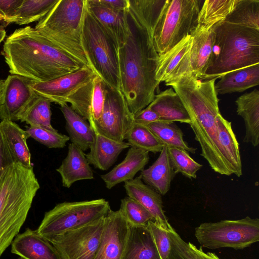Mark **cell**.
Segmentation results:
<instances>
[{
    "instance_id": "6da1fadb",
    "label": "cell",
    "mask_w": 259,
    "mask_h": 259,
    "mask_svg": "<svg viewBox=\"0 0 259 259\" xmlns=\"http://www.w3.org/2000/svg\"><path fill=\"white\" fill-rule=\"evenodd\" d=\"M128 24L124 43L118 49L120 91L134 115L154 100L159 83L155 79L158 55L154 48V28L141 11L137 0H129Z\"/></svg>"
},
{
    "instance_id": "7a4b0ae2",
    "label": "cell",
    "mask_w": 259,
    "mask_h": 259,
    "mask_svg": "<svg viewBox=\"0 0 259 259\" xmlns=\"http://www.w3.org/2000/svg\"><path fill=\"white\" fill-rule=\"evenodd\" d=\"M217 79L202 80L187 73L167 81L165 85L172 87L187 110L201 156L215 172L230 176L232 173L220 145L217 126V118L221 114L214 89Z\"/></svg>"
},
{
    "instance_id": "3957f363",
    "label": "cell",
    "mask_w": 259,
    "mask_h": 259,
    "mask_svg": "<svg viewBox=\"0 0 259 259\" xmlns=\"http://www.w3.org/2000/svg\"><path fill=\"white\" fill-rule=\"evenodd\" d=\"M2 54L11 74L35 82L48 81L87 67L30 26L9 35Z\"/></svg>"
},
{
    "instance_id": "277c9868",
    "label": "cell",
    "mask_w": 259,
    "mask_h": 259,
    "mask_svg": "<svg viewBox=\"0 0 259 259\" xmlns=\"http://www.w3.org/2000/svg\"><path fill=\"white\" fill-rule=\"evenodd\" d=\"M40 186L33 168L12 163L0 178V257L19 234Z\"/></svg>"
},
{
    "instance_id": "5b68a950",
    "label": "cell",
    "mask_w": 259,
    "mask_h": 259,
    "mask_svg": "<svg viewBox=\"0 0 259 259\" xmlns=\"http://www.w3.org/2000/svg\"><path fill=\"white\" fill-rule=\"evenodd\" d=\"M210 59L200 80L220 78L232 71L259 64V31L225 21L212 27Z\"/></svg>"
},
{
    "instance_id": "8992f818",
    "label": "cell",
    "mask_w": 259,
    "mask_h": 259,
    "mask_svg": "<svg viewBox=\"0 0 259 259\" xmlns=\"http://www.w3.org/2000/svg\"><path fill=\"white\" fill-rule=\"evenodd\" d=\"M86 5L87 0H58L34 28L57 47L92 68L81 38Z\"/></svg>"
},
{
    "instance_id": "52a82bcc",
    "label": "cell",
    "mask_w": 259,
    "mask_h": 259,
    "mask_svg": "<svg viewBox=\"0 0 259 259\" xmlns=\"http://www.w3.org/2000/svg\"><path fill=\"white\" fill-rule=\"evenodd\" d=\"M82 44L95 73L109 88L120 91L118 49L113 40L86 5L82 26Z\"/></svg>"
},
{
    "instance_id": "ba28073f",
    "label": "cell",
    "mask_w": 259,
    "mask_h": 259,
    "mask_svg": "<svg viewBox=\"0 0 259 259\" xmlns=\"http://www.w3.org/2000/svg\"><path fill=\"white\" fill-rule=\"evenodd\" d=\"M200 0H166L152 33L160 56L175 47L196 28Z\"/></svg>"
},
{
    "instance_id": "9c48e42d",
    "label": "cell",
    "mask_w": 259,
    "mask_h": 259,
    "mask_svg": "<svg viewBox=\"0 0 259 259\" xmlns=\"http://www.w3.org/2000/svg\"><path fill=\"white\" fill-rule=\"evenodd\" d=\"M110 209L104 199L57 204L45 213L36 230L49 242L55 237L105 217Z\"/></svg>"
},
{
    "instance_id": "30bf717a",
    "label": "cell",
    "mask_w": 259,
    "mask_h": 259,
    "mask_svg": "<svg viewBox=\"0 0 259 259\" xmlns=\"http://www.w3.org/2000/svg\"><path fill=\"white\" fill-rule=\"evenodd\" d=\"M194 235L202 247L242 249L259 241V220L247 216L237 220L203 223L195 228Z\"/></svg>"
},
{
    "instance_id": "8fae6325",
    "label": "cell",
    "mask_w": 259,
    "mask_h": 259,
    "mask_svg": "<svg viewBox=\"0 0 259 259\" xmlns=\"http://www.w3.org/2000/svg\"><path fill=\"white\" fill-rule=\"evenodd\" d=\"M105 217L52 239L50 242L61 259H94L104 228Z\"/></svg>"
},
{
    "instance_id": "7c38bea8",
    "label": "cell",
    "mask_w": 259,
    "mask_h": 259,
    "mask_svg": "<svg viewBox=\"0 0 259 259\" xmlns=\"http://www.w3.org/2000/svg\"><path fill=\"white\" fill-rule=\"evenodd\" d=\"M135 122L134 115L119 91L107 86L101 116L94 122V131L118 142H123Z\"/></svg>"
},
{
    "instance_id": "4fadbf2b",
    "label": "cell",
    "mask_w": 259,
    "mask_h": 259,
    "mask_svg": "<svg viewBox=\"0 0 259 259\" xmlns=\"http://www.w3.org/2000/svg\"><path fill=\"white\" fill-rule=\"evenodd\" d=\"M190 35L192 37V44L189 52L165 82L187 73H191L199 79H201L204 75L213 49V31L212 28L206 30L196 27Z\"/></svg>"
},
{
    "instance_id": "5bb4252c",
    "label": "cell",
    "mask_w": 259,
    "mask_h": 259,
    "mask_svg": "<svg viewBox=\"0 0 259 259\" xmlns=\"http://www.w3.org/2000/svg\"><path fill=\"white\" fill-rule=\"evenodd\" d=\"M32 80L17 75H8L5 80L0 99V119L19 120L37 94L30 87Z\"/></svg>"
},
{
    "instance_id": "9a60e30c",
    "label": "cell",
    "mask_w": 259,
    "mask_h": 259,
    "mask_svg": "<svg viewBox=\"0 0 259 259\" xmlns=\"http://www.w3.org/2000/svg\"><path fill=\"white\" fill-rule=\"evenodd\" d=\"M93 70L88 67L46 82H35L30 84L31 89L38 95L62 105L67 104L68 98L95 75Z\"/></svg>"
},
{
    "instance_id": "2e32d148",
    "label": "cell",
    "mask_w": 259,
    "mask_h": 259,
    "mask_svg": "<svg viewBox=\"0 0 259 259\" xmlns=\"http://www.w3.org/2000/svg\"><path fill=\"white\" fill-rule=\"evenodd\" d=\"M128 226L119 209L114 211L110 209L105 217L104 228L94 259H120Z\"/></svg>"
},
{
    "instance_id": "e0dca14e",
    "label": "cell",
    "mask_w": 259,
    "mask_h": 259,
    "mask_svg": "<svg viewBox=\"0 0 259 259\" xmlns=\"http://www.w3.org/2000/svg\"><path fill=\"white\" fill-rule=\"evenodd\" d=\"M124 188L127 196L137 201L152 215L154 222L165 230L171 226L163 209L162 196L145 184L139 176L125 182Z\"/></svg>"
},
{
    "instance_id": "ac0fdd59",
    "label": "cell",
    "mask_w": 259,
    "mask_h": 259,
    "mask_svg": "<svg viewBox=\"0 0 259 259\" xmlns=\"http://www.w3.org/2000/svg\"><path fill=\"white\" fill-rule=\"evenodd\" d=\"M11 252L24 259H61L56 248L37 230L26 228L11 243Z\"/></svg>"
},
{
    "instance_id": "d6986e66",
    "label": "cell",
    "mask_w": 259,
    "mask_h": 259,
    "mask_svg": "<svg viewBox=\"0 0 259 259\" xmlns=\"http://www.w3.org/2000/svg\"><path fill=\"white\" fill-rule=\"evenodd\" d=\"M88 8L115 43L118 49L124 43L128 30L126 11L107 8L97 0H87Z\"/></svg>"
},
{
    "instance_id": "ffe728a7",
    "label": "cell",
    "mask_w": 259,
    "mask_h": 259,
    "mask_svg": "<svg viewBox=\"0 0 259 259\" xmlns=\"http://www.w3.org/2000/svg\"><path fill=\"white\" fill-rule=\"evenodd\" d=\"M149 152L130 146L124 159L111 170L101 176L107 189L133 179L140 171L144 169L149 162Z\"/></svg>"
},
{
    "instance_id": "44dd1931",
    "label": "cell",
    "mask_w": 259,
    "mask_h": 259,
    "mask_svg": "<svg viewBox=\"0 0 259 259\" xmlns=\"http://www.w3.org/2000/svg\"><path fill=\"white\" fill-rule=\"evenodd\" d=\"M128 231L120 259H161L147 224H128Z\"/></svg>"
},
{
    "instance_id": "7402d4cb",
    "label": "cell",
    "mask_w": 259,
    "mask_h": 259,
    "mask_svg": "<svg viewBox=\"0 0 259 259\" xmlns=\"http://www.w3.org/2000/svg\"><path fill=\"white\" fill-rule=\"evenodd\" d=\"M0 131L13 162L27 168H33L26 142L30 137L28 133L14 121L6 119L0 122Z\"/></svg>"
},
{
    "instance_id": "603a6c76",
    "label": "cell",
    "mask_w": 259,
    "mask_h": 259,
    "mask_svg": "<svg viewBox=\"0 0 259 259\" xmlns=\"http://www.w3.org/2000/svg\"><path fill=\"white\" fill-rule=\"evenodd\" d=\"M56 170L61 176L62 186L67 188L77 181L94 179L84 151L71 143L67 156Z\"/></svg>"
},
{
    "instance_id": "cb8c5ba5",
    "label": "cell",
    "mask_w": 259,
    "mask_h": 259,
    "mask_svg": "<svg viewBox=\"0 0 259 259\" xmlns=\"http://www.w3.org/2000/svg\"><path fill=\"white\" fill-rule=\"evenodd\" d=\"M93 142L90 151L85 154L89 164L100 170L109 169L124 149L130 148L127 142H118L108 138L94 131Z\"/></svg>"
},
{
    "instance_id": "d4e9b609",
    "label": "cell",
    "mask_w": 259,
    "mask_h": 259,
    "mask_svg": "<svg viewBox=\"0 0 259 259\" xmlns=\"http://www.w3.org/2000/svg\"><path fill=\"white\" fill-rule=\"evenodd\" d=\"M176 175L169 160L167 146H164L155 161L148 168L141 171L140 176L145 184L162 196L170 190Z\"/></svg>"
},
{
    "instance_id": "484cf974",
    "label": "cell",
    "mask_w": 259,
    "mask_h": 259,
    "mask_svg": "<svg viewBox=\"0 0 259 259\" xmlns=\"http://www.w3.org/2000/svg\"><path fill=\"white\" fill-rule=\"evenodd\" d=\"M237 113L244 119L245 135L243 141L256 147L259 144V91L255 89L235 101Z\"/></svg>"
},
{
    "instance_id": "4316f807",
    "label": "cell",
    "mask_w": 259,
    "mask_h": 259,
    "mask_svg": "<svg viewBox=\"0 0 259 259\" xmlns=\"http://www.w3.org/2000/svg\"><path fill=\"white\" fill-rule=\"evenodd\" d=\"M148 106L158 115L160 121L190 123L187 110L180 96L172 88L155 95Z\"/></svg>"
},
{
    "instance_id": "83f0119b",
    "label": "cell",
    "mask_w": 259,
    "mask_h": 259,
    "mask_svg": "<svg viewBox=\"0 0 259 259\" xmlns=\"http://www.w3.org/2000/svg\"><path fill=\"white\" fill-rule=\"evenodd\" d=\"M214 84L217 95L243 92L259 84V64L223 75Z\"/></svg>"
},
{
    "instance_id": "f1b7e54d",
    "label": "cell",
    "mask_w": 259,
    "mask_h": 259,
    "mask_svg": "<svg viewBox=\"0 0 259 259\" xmlns=\"http://www.w3.org/2000/svg\"><path fill=\"white\" fill-rule=\"evenodd\" d=\"M66 121V130L71 143L85 151L90 149L95 133L89 123L67 104L60 108Z\"/></svg>"
},
{
    "instance_id": "f546056e",
    "label": "cell",
    "mask_w": 259,
    "mask_h": 259,
    "mask_svg": "<svg viewBox=\"0 0 259 259\" xmlns=\"http://www.w3.org/2000/svg\"><path fill=\"white\" fill-rule=\"evenodd\" d=\"M217 126L219 142L232 175L240 177L242 175V166L239 145L232 130L231 122L220 114L217 118Z\"/></svg>"
},
{
    "instance_id": "4dcf8cb0",
    "label": "cell",
    "mask_w": 259,
    "mask_h": 259,
    "mask_svg": "<svg viewBox=\"0 0 259 259\" xmlns=\"http://www.w3.org/2000/svg\"><path fill=\"white\" fill-rule=\"evenodd\" d=\"M238 0H206L200 9L196 28L209 30L224 21Z\"/></svg>"
},
{
    "instance_id": "1f68e13d",
    "label": "cell",
    "mask_w": 259,
    "mask_h": 259,
    "mask_svg": "<svg viewBox=\"0 0 259 259\" xmlns=\"http://www.w3.org/2000/svg\"><path fill=\"white\" fill-rule=\"evenodd\" d=\"M192 44V37L190 34L170 50L158 56L155 79L159 83L165 82L169 78L182 59L189 52Z\"/></svg>"
},
{
    "instance_id": "d6a6232c",
    "label": "cell",
    "mask_w": 259,
    "mask_h": 259,
    "mask_svg": "<svg viewBox=\"0 0 259 259\" xmlns=\"http://www.w3.org/2000/svg\"><path fill=\"white\" fill-rule=\"evenodd\" d=\"M51 101L37 94L26 108L19 120L29 126L56 130L51 124Z\"/></svg>"
},
{
    "instance_id": "836d02e7",
    "label": "cell",
    "mask_w": 259,
    "mask_h": 259,
    "mask_svg": "<svg viewBox=\"0 0 259 259\" xmlns=\"http://www.w3.org/2000/svg\"><path fill=\"white\" fill-rule=\"evenodd\" d=\"M147 126L164 146L181 148L188 152L195 153L196 149L190 147L184 141L182 131L174 122L159 120Z\"/></svg>"
},
{
    "instance_id": "e575fe53",
    "label": "cell",
    "mask_w": 259,
    "mask_h": 259,
    "mask_svg": "<svg viewBox=\"0 0 259 259\" xmlns=\"http://www.w3.org/2000/svg\"><path fill=\"white\" fill-rule=\"evenodd\" d=\"M224 21L259 31V0H238Z\"/></svg>"
},
{
    "instance_id": "d590c367",
    "label": "cell",
    "mask_w": 259,
    "mask_h": 259,
    "mask_svg": "<svg viewBox=\"0 0 259 259\" xmlns=\"http://www.w3.org/2000/svg\"><path fill=\"white\" fill-rule=\"evenodd\" d=\"M58 0H23L12 23L25 25L39 21L50 11Z\"/></svg>"
},
{
    "instance_id": "8d00e7d4",
    "label": "cell",
    "mask_w": 259,
    "mask_h": 259,
    "mask_svg": "<svg viewBox=\"0 0 259 259\" xmlns=\"http://www.w3.org/2000/svg\"><path fill=\"white\" fill-rule=\"evenodd\" d=\"M130 146L142 149L149 152H160L164 146L147 126L134 123L126 139Z\"/></svg>"
},
{
    "instance_id": "74e56055",
    "label": "cell",
    "mask_w": 259,
    "mask_h": 259,
    "mask_svg": "<svg viewBox=\"0 0 259 259\" xmlns=\"http://www.w3.org/2000/svg\"><path fill=\"white\" fill-rule=\"evenodd\" d=\"M94 77L77 90L66 102L67 104H71L70 107L76 113L88 121L92 129L93 122L91 116V107Z\"/></svg>"
},
{
    "instance_id": "f35d334b",
    "label": "cell",
    "mask_w": 259,
    "mask_h": 259,
    "mask_svg": "<svg viewBox=\"0 0 259 259\" xmlns=\"http://www.w3.org/2000/svg\"><path fill=\"white\" fill-rule=\"evenodd\" d=\"M169 160L175 173H180L189 179H196V172L202 165L195 161L187 151L167 146Z\"/></svg>"
},
{
    "instance_id": "ab89813d",
    "label": "cell",
    "mask_w": 259,
    "mask_h": 259,
    "mask_svg": "<svg viewBox=\"0 0 259 259\" xmlns=\"http://www.w3.org/2000/svg\"><path fill=\"white\" fill-rule=\"evenodd\" d=\"M119 210L129 225L143 226L154 219L151 213L141 204L126 196L120 201Z\"/></svg>"
},
{
    "instance_id": "60d3db41",
    "label": "cell",
    "mask_w": 259,
    "mask_h": 259,
    "mask_svg": "<svg viewBox=\"0 0 259 259\" xmlns=\"http://www.w3.org/2000/svg\"><path fill=\"white\" fill-rule=\"evenodd\" d=\"M26 131L30 137L49 148H63L69 140L68 136L62 135L57 130H50L40 127L26 126Z\"/></svg>"
},
{
    "instance_id": "b9f144b4",
    "label": "cell",
    "mask_w": 259,
    "mask_h": 259,
    "mask_svg": "<svg viewBox=\"0 0 259 259\" xmlns=\"http://www.w3.org/2000/svg\"><path fill=\"white\" fill-rule=\"evenodd\" d=\"M157 250L161 259H168L171 243L168 231L157 225L153 221L147 223Z\"/></svg>"
},
{
    "instance_id": "7bdbcfd3",
    "label": "cell",
    "mask_w": 259,
    "mask_h": 259,
    "mask_svg": "<svg viewBox=\"0 0 259 259\" xmlns=\"http://www.w3.org/2000/svg\"><path fill=\"white\" fill-rule=\"evenodd\" d=\"M107 85L97 74L94 78L93 97L91 107V116L93 122L99 119L101 116L105 103Z\"/></svg>"
},
{
    "instance_id": "ee69618b",
    "label": "cell",
    "mask_w": 259,
    "mask_h": 259,
    "mask_svg": "<svg viewBox=\"0 0 259 259\" xmlns=\"http://www.w3.org/2000/svg\"><path fill=\"white\" fill-rule=\"evenodd\" d=\"M171 248L168 259H197L188 243L171 226L168 229Z\"/></svg>"
},
{
    "instance_id": "f6af8a7d",
    "label": "cell",
    "mask_w": 259,
    "mask_h": 259,
    "mask_svg": "<svg viewBox=\"0 0 259 259\" xmlns=\"http://www.w3.org/2000/svg\"><path fill=\"white\" fill-rule=\"evenodd\" d=\"M23 0H0V13L4 17V23L7 25L13 22L16 13Z\"/></svg>"
},
{
    "instance_id": "bcb514c9",
    "label": "cell",
    "mask_w": 259,
    "mask_h": 259,
    "mask_svg": "<svg viewBox=\"0 0 259 259\" xmlns=\"http://www.w3.org/2000/svg\"><path fill=\"white\" fill-rule=\"evenodd\" d=\"M134 120L136 124L147 126L152 122L159 121L160 117L156 112L147 106L135 114Z\"/></svg>"
},
{
    "instance_id": "7dc6e473",
    "label": "cell",
    "mask_w": 259,
    "mask_h": 259,
    "mask_svg": "<svg viewBox=\"0 0 259 259\" xmlns=\"http://www.w3.org/2000/svg\"><path fill=\"white\" fill-rule=\"evenodd\" d=\"M14 163L4 143L0 131V178L5 169Z\"/></svg>"
},
{
    "instance_id": "c3c4849f",
    "label": "cell",
    "mask_w": 259,
    "mask_h": 259,
    "mask_svg": "<svg viewBox=\"0 0 259 259\" xmlns=\"http://www.w3.org/2000/svg\"><path fill=\"white\" fill-rule=\"evenodd\" d=\"M101 5L115 11H125L129 6V0H97Z\"/></svg>"
},
{
    "instance_id": "681fc988",
    "label": "cell",
    "mask_w": 259,
    "mask_h": 259,
    "mask_svg": "<svg viewBox=\"0 0 259 259\" xmlns=\"http://www.w3.org/2000/svg\"><path fill=\"white\" fill-rule=\"evenodd\" d=\"M188 243L197 259H220L214 253L210 252L205 253L201 247L198 248L191 242Z\"/></svg>"
},
{
    "instance_id": "f907efd6",
    "label": "cell",
    "mask_w": 259,
    "mask_h": 259,
    "mask_svg": "<svg viewBox=\"0 0 259 259\" xmlns=\"http://www.w3.org/2000/svg\"><path fill=\"white\" fill-rule=\"evenodd\" d=\"M6 35V30L3 27H0V44L4 40Z\"/></svg>"
},
{
    "instance_id": "816d5d0a",
    "label": "cell",
    "mask_w": 259,
    "mask_h": 259,
    "mask_svg": "<svg viewBox=\"0 0 259 259\" xmlns=\"http://www.w3.org/2000/svg\"><path fill=\"white\" fill-rule=\"evenodd\" d=\"M5 80L0 79V99L2 96Z\"/></svg>"
},
{
    "instance_id": "f5cc1de1",
    "label": "cell",
    "mask_w": 259,
    "mask_h": 259,
    "mask_svg": "<svg viewBox=\"0 0 259 259\" xmlns=\"http://www.w3.org/2000/svg\"><path fill=\"white\" fill-rule=\"evenodd\" d=\"M4 23V17L3 15L0 13V27H3V25H2V23Z\"/></svg>"
},
{
    "instance_id": "db71d44e",
    "label": "cell",
    "mask_w": 259,
    "mask_h": 259,
    "mask_svg": "<svg viewBox=\"0 0 259 259\" xmlns=\"http://www.w3.org/2000/svg\"><path fill=\"white\" fill-rule=\"evenodd\" d=\"M18 259H24V258L20 257L18 258Z\"/></svg>"
}]
</instances>
